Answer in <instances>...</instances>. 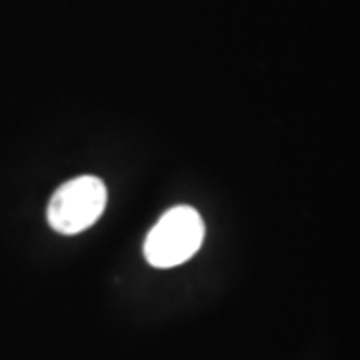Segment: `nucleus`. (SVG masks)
<instances>
[{"label":"nucleus","instance_id":"obj_2","mask_svg":"<svg viewBox=\"0 0 360 360\" xmlns=\"http://www.w3.org/2000/svg\"><path fill=\"white\" fill-rule=\"evenodd\" d=\"M106 206V186L96 176H78L58 186L46 208V220L60 234H78L101 219Z\"/></svg>","mask_w":360,"mask_h":360},{"label":"nucleus","instance_id":"obj_1","mask_svg":"<svg viewBox=\"0 0 360 360\" xmlns=\"http://www.w3.org/2000/svg\"><path fill=\"white\" fill-rule=\"evenodd\" d=\"M205 238V222L193 206L165 212L144 240V258L155 269H172L191 260Z\"/></svg>","mask_w":360,"mask_h":360}]
</instances>
